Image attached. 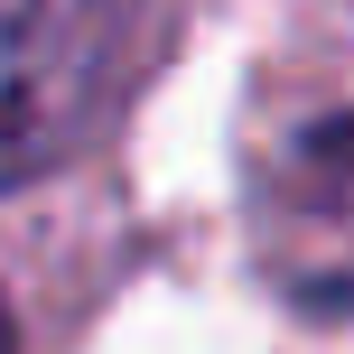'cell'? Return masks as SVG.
<instances>
[{
    "mask_svg": "<svg viewBox=\"0 0 354 354\" xmlns=\"http://www.w3.org/2000/svg\"><path fill=\"white\" fill-rule=\"evenodd\" d=\"M252 252L299 308H354V103L289 122L252 159Z\"/></svg>",
    "mask_w": 354,
    "mask_h": 354,
    "instance_id": "1",
    "label": "cell"
},
{
    "mask_svg": "<svg viewBox=\"0 0 354 354\" xmlns=\"http://www.w3.org/2000/svg\"><path fill=\"white\" fill-rule=\"evenodd\" d=\"M112 19L93 10H0V187L37 177L93 122L112 84Z\"/></svg>",
    "mask_w": 354,
    "mask_h": 354,
    "instance_id": "2",
    "label": "cell"
},
{
    "mask_svg": "<svg viewBox=\"0 0 354 354\" xmlns=\"http://www.w3.org/2000/svg\"><path fill=\"white\" fill-rule=\"evenodd\" d=\"M0 354H19V336H10V308H0Z\"/></svg>",
    "mask_w": 354,
    "mask_h": 354,
    "instance_id": "3",
    "label": "cell"
}]
</instances>
